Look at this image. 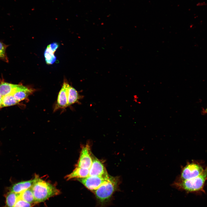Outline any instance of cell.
<instances>
[{"mask_svg": "<svg viewBox=\"0 0 207 207\" xmlns=\"http://www.w3.org/2000/svg\"><path fill=\"white\" fill-rule=\"evenodd\" d=\"M59 46L58 44L55 42L50 44L47 46L44 54L45 60L47 64H52L56 61V57L54 53Z\"/></svg>", "mask_w": 207, "mask_h": 207, "instance_id": "cell-10", "label": "cell"}, {"mask_svg": "<svg viewBox=\"0 0 207 207\" xmlns=\"http://www.w3.org/2000/svg\"><path fill=\"white\" fill-rule=\"evenodd\" d=\"M92 161L90 147L88 143H87L82 147L76 166L89 169Z\"/></svg>", "mask_w": 207, "mask_h": 207, "instance_id": "cell-6", "label": "cell"}, {"mask_svg": "<svg viewBox=\"0 0 207 207\" xmlns=\"http://www.w3.org/2000/svg\"><path fill=\"white\" fill-rule=\"evenodd\" d=\"M68 83L65 80L58 95L55 108V110L60 108H64L68 106L67 87Z\"/></svg>", "mask_w": 207, "mask_h": 207, "instance_id": "cell-8", "label": "cell"}, {"mask_svg": "<svg viewBox=\"0 0 207 207\" xmlns=\"http://www.w3.org/2000/svg\"><path fill=\"white\" fill-rule=\"evenodd\" d=\"M89 169L76 166L73 171L66 177L67 180L85 178L89 176Z\"/></svg>", "mask_w": 207, "mask_h": 207, "instance_id": "cell-12", "label": "cell"}, {"mask_svg": "<svg viewBox=\"0 0 207 207\" xmlns=\"http://www.w3.org/2000/svg\"><path fill=\"white\" fill-rule=\"evenodd\" d=\"M68 106L78 102L80 98L78 92L74 87L68 83L67 87Z\"/></svg>", "mask_w": 207, "mask_h": 207, "instance_id": "cell-13", "label": "cell"}, {"mask_svg": "<svg viewBox=\"0 0 207 207\" xmlns=\"http://www.w3.org/2000/svg\"><path fill=\"white\" fill-rule=\"evenodd\" d=\"M204 114H207V107L203 112Z\"/></svg>", "mask_w": 207, "mask_h": 207, "instance_id": "cell-21", "label": "cell"}, {"mask_svg": "<svg viewBox=\"0 0 207 207\" xmlns=\"http://www.w3.org/2000/svg\"><path fill=\"white\" fill-rule=\"evenodd\" d=\"M207 180V166L199 176L190 179L182 180L179 185L181 188L188 192L204 191V187Z\"/></svg>", "mask_w": 207, "mask_h": 207, "instance_id": "cell-3", "label": "cell"}, {"mask_svg": "<svg viewBox=\"0 0 207 207\" xmlns=\"http://www.w3.org/2000/svg\"><path fill=\"white\" fill-rule=\"evenodd\" d=\"M3 96L0 94V108H1L2 100Z\"/></svg>", "mask_w": 207, "mask_h": 207, "instance_id": "cell-20", "label": "cell"}, {"mask_svg": "<svg viewBox=\"0 0 207 207\" xmlns=\"http://www.w3.org/2000/svg\"><path fill=\"white\" fill-rule=\"evenodd\" d=\"M19 102L15 99L12 94H10L3 96L1 108L15 105Z\"/></svg>", "mask_w": 207, "mask_h": 207, "instance_id": "cell-17", "label": "cell"}, {"mask_svg": "<svg viewBox=\"0 0 207 207\" xmlns=\"http://www.w3.org/2000/svg\"><path fill=\"white\" fill-rule=\"evenodd\" d=\"M31 187L36 204L42 202L60 193V191L52 184L35 177Z\"/></svg>", "mask_w": 207, "mask_h": 207, "instance_id": "cell-1", "label": "cell"}, {"mask_svg": "<svg viewBox=\"0 0 207 207\" xmlns=\"http://www.w3.org/2000/svg\"><path fill=\"white\" fill-rule=\"evenodd\" d=\"M32 204L18 198L14 207H32Z\"/></svg>", "mask_w": 207, "mask_h": 207, "instance_id": "cell-19", "label": "cell"}, {"mask_svg": "<svg viewBox=\"0 0 207 207\" xmlns=\"http://www.w3.org/2000/svg\"><path fill=\"white\" fill-rule=\"evenodd\" d=\"M19 198L32 205L36 204L31 187L19 193Z\"/></svg>", "mask_w": 207, "mask_h": 207, "instance_id": "cell-15", "label": "cell"}, {"mask_svg": "<svg viewBox=\"0 0 207 207\" xmlns=\"http://www.w3.org/2000/svg\"><path fill=\"white\" fill-rule=\"evenodd\" d=\"M203 166L197 162L189 163L183 169L181 174L182 180H187L196 177L203 172Z\"/></svg>", "mask_w": 207, "mask_h": 207, "instance_id": "cell-4", "label": "cell"}, {"mask_svg": "<svg viewBox=\"0 0 207 207\" xmlns=\"http://www.w3.org/2000/svg\"><path fill=\"white\" fill-rule=\"evenodd\" d=\"M110 176L108 177L88 176L84 178L77 179L87 188L93 191L107 182Z\"/></svg>", "mask_w": 207, "mask_h": 207, "instance_id": "cell-5", "label": "cell"}, {"mask_svg": "<svg viewBox=\"0 0 207 207\" xmlns=\"http://www.w3.org/2000/svg\"><path fill=\"white\" fill-rule=\"evenodd\" d=\"M8 45L0 41V60L5 62H8V59L6 52Z\"/></svg>", "mask_w": 207, "mask_h": 207, "instance_id": "cell-18", "label": "cell"}, {"mask_svg": "<svg viewBox=\"0 0 207 207\" xmlns=\"http://www.w3.org/2000/svg\"><path fill=\"white\" fill-rule=\"evenodd\" d=\"M17 85L5 82H2L0 84V94L4 96L12 94Z\"/></svg>", "mask_w": 207, "mask_h": 207, "instance_id": "cell-14", "label": "cell"}, {"mask_svg": "<svg viewBox=\"0 0 207 207\" xmlns=\"http://www.w3.org/2000/svg\"><path fill=\"white\" fill-rule=\"evenodd\" d=\"M120 180L118 177L110 176L108 181L93 191L97 200L101 206L110 200L113 194L118 189Z\"/></svg>", "mask_w": 207, "mask_h": 207, "instance_id": "cell-2", "label": "cell"}, {"mask_svg": "<svg viewBox=\"0 0 207 207\" xmlns=\"http://www.w3.org/2000/svg\"><path fill=\"white\" fill-rule=\"evenodd\" d=\"M34 92V89L25 86L17 85L12 95L19 102L26 98Z\"/></svg>", "mask_w": 207, "mask_h": 207, "instance_id": "cell-9", "label": "cell"}, {"mask_svg": "<svg viewBox=\"0 0 207 207\" xmlns=\"http://www.w3.org/2000/svg\"><path fill=\"white\" fill-rule=\"evenodd\" d=\"M34 181V179L17 183L13 184L10 187L9 190L10 191L20 193L24 191L31 188Z\"/></svg>", "mask_w": 207, "mask_h": 207, "instance_id": "cell-11", "label": "cell"}, {"mask_svg": "<svg viewBox=\"0 0 207 207\" xmlns=\"http://www.w3.org/2000/svg\"><path fill=\"white\" fill-rule=\"evenodd\" d=\"M19 193L9 191L5 195V207H14L19 198Z\"/></svg>", "mask_w": 207, "mask_h": 207, "instance_id": "cell-16", "label": "cell"}, {"mask_svg": "<svg viewBox=\"0 0 207 207\" xmlns=\"http://www.w3.org/2000/svg\"><path fill=\"white\" fill-rule=\"evenodd\" d=\"M92 163L89 169V176L108 177V175L103 163L95 157L92 156Z\"/></svg>", "mask_w": 207, "mask_h": 207, "instance_id": "cell-7", "label": "cell"}]
</instances>
